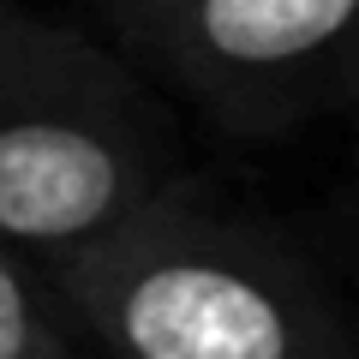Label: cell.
Segmentation results:
<instances>
[{"label":"cell","mask_w":359,"mask_h":359,"mask_svg":"<svg viewBox=\"0 0 359 359\" xmlns=\"http://www.w3.org/2000/svg\"><path fill=\"white\" fill-rule=\"evenodd\" d=\"M180 186L150 78L96 30L0 6V245L60 264Z\"/></svg>","instance_id":"obj_1"},{"label":"cell","mask_w":359,"mask_h":359,"mask_svg":"<svg viewBox=\"0 0 359 359\" xmlns=\"http://www.w3.org/2000/svg\"><path fill=\"white\" fill-rule=\"evenodd\" d=\"M54 294L108 359H347L318 276L186 186L60 257Z\"/></svg>","instance_id":"obj_2"},{"label":"cell","mask_w":359,"mask_h":359,"mask_svg":"<svg viewBox=\"0 0 359 359\" xmlns=\"http://www.w3.org/2000/svg\"><path fill=\"white\" fill-rule=\"evenodd\" d=\"M96 36L233 132L318 114L347 72L359 0H84Z\"/></svg>","instance_id":"obj_3"},{"label":"cell","mask_w":359,"mask_h":359,"mask_svg":"<svg viewBox=\"0 0 359 359\" xmlns=\"http://www.w3.org/2000/svg\"><path fill=\"white\" fill-rule=\"evenodd\" d=\"M0 359H84L72 347V318L60 311V299L6 245H0Z\"/></svg>","instance_id":"obj_4"}]
</instances>
